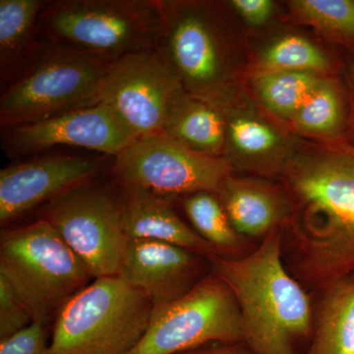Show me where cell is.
<instances>
[{"label": "cell", "mask_w": 354, "mask_h": 354, "mask_svg": "<svg viewBox=\"0 0 354 354\" xmlns=\"http://www.w3.org/2000/svg\"><path fill=\"white\" fill-rule=\"evenodd\" d=\"M215 193L232 227L246 239L262 241L290 220V202L283 185L232 174Z\"/></svg>", "instance_id": "15"}, {"label": "cell", "mask_w": 354, "mask_h": 354, "mask_svg": "<svg viewBox=\"0 0 354 354\" xmlns=\"http://www.w3.org/2000/svg\"><path fill=\"white\" fill-rule=\"evenodd\" d=\"M134 141L104 104L78 109L31 124L2 129L1 146L11 158L55 146L80 147L116 157Z\"/></svg>", "instance_id": "12"}, {"label": "cell", "mask_w": 354, "mask_h": 354, "mask_svg": "<svg viewBox=\"0 0 354 354\" xmlns=\"http://www.w3.org/2000/svg\"><path fill=\"white\" fill-rule=\"evenodd\" d=\"M104 158L50 157L10 165L0 171V221L24 215L85 185L102 171Z\"/></svg>", "instance_id": "13"}, {"label": "cell", "mask_w": 354, "mask_h": 354, "mask_svg": "<svg viewBox=\"0 0 354 354\" xmlns=\"http://www.w3.org/2000/svg\"><path fill=\"white\" fill-rule=\"evenodd\" d=\"M208 260L152 239H128L118 277L146 293L155 310L185 295L205 276Z\"/></svg>", "instance_id": "14"}, {"label": "cell", "mask_w": 354, "mask_h": 354, "mask_svg": "<svg viewBox=\"0 0 354 354\" xmlns=\"http://www.w3.org/2000/svg\"><path fill=\"white\" fill-rule=\"evenodd\" d=\"M230 3L242 19L257 27L267 24L276 9L271 0H232Z\"/></svg>", "instance_id": "28"}, {"label": "cell", "mask_w": 354, "mask_h": 354, "mask_svg": "<svg viewBox=\"0 0 354 354\" xmlns=\"http://www.w3.org/2000/svg\"><path fill=\"white\" fill-rule=\"evenodd\" d=\"M164 133L195 152L209 157L225 158V113L188 93L176 104Z\"/></svg>", "instance_id": "20"}, {"label": "cell", "mask_w": 354, "mask_h": 354, "mask_svg": "<svg viewBox=\"0 0 354 354\" xmlns=\"http://www.w3.org/2000/svg\"><path fill=\"white\" fill-rule=\"evenodd\" d=\"M234 169L225 158L195 152L165 133L134 140L114 157L113 174L123 190L169 199L216 192Z\"/></svg>", "instance_id": "10"}, {"label": "cell", "mask_w": 354, "mask_h": 354, "mask_svg": "<svg viewBox=\"0 0 354 354\" xmlns=\"http://www.w3.org/2000/svg\"><path fill=\"white\" fill-rule=\"evenodd\" d=\"M311 72L259 71L253 77L256 95L270 113L292 120L324 79Z\"/></svg>", "instance_id": "22"}, {"label": "cell", "mask_w": 354, "mask_h": 354, "mask_svg": "<svg viewBox=\"0 0 354 354\" xmlns=\"http://www.w3.org/2000/svg\"><path fill=\"white\" fill-rule=\"evenodd\" d=\"M34 323L31 310L0 276V341L29 327Z\"/></svg>", "instance_id": "26"}, {"label": "cell", "mask_w": 354, "mask_h": 354, "mask_svg": "<svg viewBox=\"0 0 354 354\" xmlns=\"http://www.w3.org/2000/svg\"><path fill=\"white\" fill-rule=\"evenodd\" d=\"M178 354H254L243 342L209 344Z\"/></svg>", "instance_id": "29"}, {"label": "cell", "mask_w": 354, "mask_h": 354, "mask_svg": "<svg viewBox=\"0 0 354 354\" xmlns=\"http://www.w3.org/2000/svg\"><path fill=\"white\" fill-rule=\"evenodd\" d=\"M162 48L188 94L212 106H234L230 60L216 14L201 2L164 1Z\"/></svg>", "instance_id": "7"}, {"label": "cell", "mask_w": 354, "mask_h": 354, "mask_svg": "<svg viewBox=\"0 0 354 354\" xmlns=\"http://www.w3.org/2000/svg\"><path fill=\"white\" fill-rule=\"evenodd\" d=\"M183 207L193 230L221 256L239 257L255 248L251 239L242 236L232 227L215 192L201 191L188 195Z\"/></svg>", "instance_id": "21"}, {"label": "cell", "mask_w": 354, "mask_h": 354, "mask_svg": "<svg viewBox=\"0 0 354 354\" xmlns=\"http://www.w3.org/2000/svg\"><path fill=\"white\" fill-rule=\"evenodd\" d=\"M185 88L162 46L109 62L100 104L111 109L133 139L164 133Z\"/></svg>", "instance_id": "9"}, {"label": "cell", "mask_w": 354, "mask_h": 354, "mask_svg": "<svg viewBox=\"0 0 354 354\" xmlns=\"http://www.w3.org/2000/svg\"><path fill=\"white\" fill-rule=\"evenodd\" d=\"M122 221L128 239L167 242L209 259L221 255L211 244L186 225L172 209L169 199L144 191L124 190Z\"/></svg>", "instance_id": "16"}, {"label": "cell", "mask_w": 354, "mask_h": 354, "mask_svg": "<svg viewBox=\"0 0 354 354\" xmlns=\"http://www.w3.org/2000/svg\"><path fill=\"white\" fill-rule=\"evenodd\" d=\"M314 295L313 330L304 354H354V274Z\"/></svg>", "instance_id": "18"}, {"label": "cell", "mask_w": 354, "mask_h": 354, "mask_svg": "<svg viewBox=\"0 0 354 354\" xmlns=\"http://www.w3.org/2000/svg\"><path fill=\"white\" fill-rule=\"evenodd\" d=\"M291 214L283 262L312 295L354 274V147L295 155L281 174Z\"/></svg>", "instance_id": "1"}, {"label": "cell", "mask_w": 354, "mask_h": 354, "mask_svg": "<svg viewBox=\"0 0 354 354\" xmlns=\"http://www.w3.org/2000/svg\"><path fill=\"white\" fill-rule=\"evenodd\" d=\"M227 342H242L241 312L227 283L209 272L183 297L153 311L129 354H178Z\"/></svg>", "instance_id": "8"}, {"label": "cell", "mask_w": 354, "mask_h": 354, "mask_svg": "<svg viewBox=\"0 0 354 354\" xmlns=\"http://www.w3.org/2000/svg\"><path fill=\"white\" fill-rule=\"evenodd\" d=\"M46 2L41 0L0 1V77L9 85L31 64L41 41L39 17Z\"/></svg>", "instance_id": "19"}, {"label": "cell", "mask_w": 354, "mask_h": 354, "mask_svg": "<svg viewBox=\"0 0 354 354\" xmlns=\"http://www.w3.org/2000/svg\"><path fill=\"white\" fill-rule=\"evenodd\" d=\"M109 64L87 53L41 43L29 66L2 88V129L97 106Z\"/></svg>", "instance_id": "6"}, {"label": "cell", "mask_w": 354, "mask_h": 354, "mask_svg": "<svg viewBox=\"0 0 354 354\" xmlns=\"http://www.w3.org/2000/svg\"><path fill=\"white\" fill-rule=\"evenodd\" d=\"M290 7L300 22L354 46V0H293Z\"/></svg>", "instance_id": "25"}, {"label": "cell", "mask_w": 354, "mask_h": 354, "mask_svg": "<svg viewBox=\"0 0 354 354\" xmlns=\"http://www.w3.org/2000/svg\"><path fill=\"white\" fill-rule=\"evenodd\" d=\"M353 81H354V66H353Z\"/></svg>", "instance_id": "30"}, {"label": "cell", "mask_w": 354, "mask_h": 354, "mask_svg": "<svg viewBox=\"0 0 354 354\" xmlns=\"http://www.w3.org/2000/svg\"><path fill=\"white\" fill-rule=\"evenodd\" d=\"M208 263L236 300L247 348L254 354H304L313 330V297L283 262L281 230L245 255H215Z\"/></svg>", "instance_id": "2"}, {"label": "cell", "mask_w": 354, "mask_h": 354, "mask_svg": "<svg viewBox=\"0 0 354 354\" xmlns=\"http://www.w3.org/2000/svg\"><path fill=\"white\" fill-rule=\"evenodd\" d=\"M164 26L160 0H58L44 6L38 23L44 44L108 62L160 48Z\"/></svg>", "instance_id": "3"}, {"label": "cell", "mask_w": 354, "mask_h": 354, "mask_svg": "<svg viewBox=\"0 0 354 354\" xmlns=\"http://www.w3.org/2000/svg\"><path fill=\"white\" fill-rule=\"evenodd\" d=\"M223 113L227 121L225 158L234 169L281 176L293 155H288V144L279 130L248 111L230 106Z\"/></svg>", "instance_id": "17"}, {"label": "cell", "mask_w": 354, "mask_h": 354, "mask_svg": "<svg viewBox=\"0 0 354 354\" xmlns=\"http://www.w3.org/2000/svg\"><path fill=\"white\" fill-rule=\"evenodd\" d=\"M46 326L39 322L0 341V354H48Z\"/></svg>", "instance_id": "27"}, {"label": "cell", "mask_w": 354, "mask_h": 354, "mask_svg": "<svg viewBox=\"0 0 354 354\" xmlns=\"http://www.w3.org/2000/svg\"><path fill=\"white\" fill-rule=\"evenodd\" d=\"M261 71L328 73L333 68L329 55L309 39L288 35L270 44L261 55Z\"/></svg>", "instance_id": "24"}, {"label": "cell", "mask_w": 354, "mask_h": 354, "mask_svg": "<svg viewBox=\"0 0 354 354\" xmlns=\"http://www.w3.org/2000/svg\"><path fill=\"white\" fill-rule=\"evenodd\" d=\"M291 121L304 134L339 139L346 123V101L339 83L324 77Z\"/></svg>", "instance_id": "23"}, {"label": "cell", "mask_w": 354, "mask_h": 354, "mask_svg": "<svg viewBox=\"0 0 354 354\" xmlns=\"http://www.w3.org/2000/svg\"><path fill=\"white\" fill-rule=\"evenodd\" d=\"M155 307L120 277H102L58 312L48 354H129L146 334Z\"/></svg>", "instance_id": "4"}, {"label": "cell", "mask_w": 354, "mask_h": 354, "mask_svg": "<svg viewBox=\"0 0 354 354\" xmlns=\"http://www.w3.org/2000/svg\"><path fill=\"white\" fill-rule=\"evenodd\" d=\"M0 276L44 326L94 279L44 218L2 234Z\"/></svg>", "instance_id": "5"}, {"label": "cell", "mask_w": 354, "mask_h": 354, "mask_svg": "<svg viewBox=\"0 0 354 354\" xmlns=\"http://www.w3.org/2000/svg\"><path fill=\"white\" fill-rule=\"evenodd\" d=\"M83 261L93 278L118 276L128 241L121 201L87 184L51 201L43 218Z\"/></svg>", "instance_id": "11"}]
</instances>
